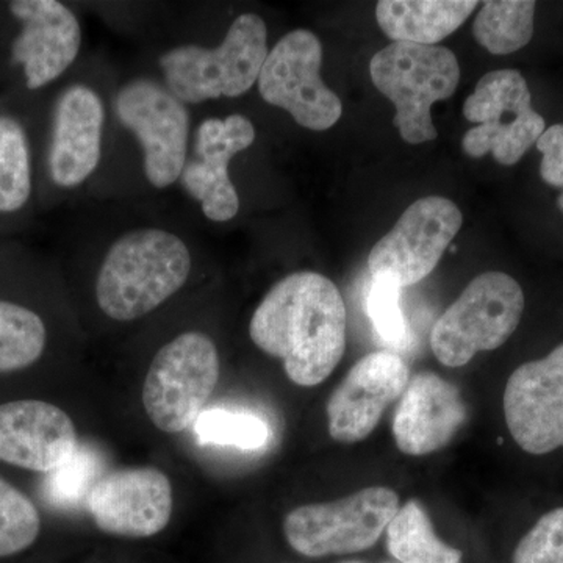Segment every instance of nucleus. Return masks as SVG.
Returning <instances> with one entry per match:
<instances>
[{"mask_svg": "<svg viewBox=\"0 0 563 563\" xmlns=\"http://www.w3.org/2000/svg\"><path fill=\"white\" fill-rule=\"evenodd\" d=\"M347 314L342 292L328 277L296 272L263 296L250 321L252 343L279 358L291 383L317 387L342 362Z\"/></svg>", "mask_w": 563, "mask_h": 563, "instance_id": "nucleus-1", "label": "nucleus"}, {"mask_svg": "<svg viewBox=\"0 0 563 563\" xmlns=\"http://www.w3.org/2000/svg\"><path fill=\"white\" fill-rule=\"evenodd\" d=\"M110 232L95 243V299L109 320H141L187 287L199 244L174 222L141 218Z\"/></svg>", "mask_w": 563, "mask_h": 563, "instance_id": "nucleus-2", "label": "nucleus"}, {"mask_svg": "<svg viewBox=\"0 0 563 563\" xmlns=\"http://www.w3.org/2000/svg\"><path fill=\"white\" fill-rule=\"evenodd\" d=\"M269 54L268 27L255 13L239 14L217 46L184 43L158 57V79L185 106L235 99L257 85Z\"/></svg>", "mask_w": 563, "mask_h": 563, "instance_id": "nucleus-3", "label": "nucleus"}, {"mask_svg": "<svg viewBox=\"0 0 563 563\" xmlns=\"http://www.w3.org/2000/svg\"><path fill=\"white\" fill-rule=\"evenodd\" d=\"M111 120L139 144L141 173L154 191L179 185L190 154V107L155 76H135L114 85Z\"/></svg>", "mask_w": 563, "mask_h": 563, "instance_id": "nucleus-4", "label": "nucleus"}, {"mask_svg": "<svg viewBox=\"0 0 563 563\" xmlns=\"http://www.w3.org/2000/svg\"><path fill=\"white\" fill-rule=\"evenodd\" d=\"M374 87L396 107L395 125L410 144L439 136L432 106L453 98L461 81L457 57L443 46L393 43L369 63Z\"/></svg>", "mask_w": 563, "mask_h": 563, "instance_id": "nucleus-5", "label": "nucleus"}, {"mask_svg": "<svg viewBox=\"0 0 563 563\" xmlns=\"http://www.w3.org/2000/svg\"><path fill=\"white\" fill-rule=\"evenodd\" d=\"M111 96L95 77L69 80L52 103L46 176L60 192L87 187L99 173L111 125Z\"/></svg>", "mask_w": 563, "mask_h": 563, "instance_id": "nucleus-6", "label": "nucleus"}, {"mask_svg": "<svg viewBox=\"0 0 563 563\" xmlns=\"http://www.w3.org/2000/svg\"><path fill=\"white\" fill-rule=\"evenodd\" d=\"M523 312V288L514 277L501 272L481 274L433 325V355L444 366L461 368L479 352L501 347L517 331Z\"/></svg>", "mask_w": 563, "mask_h": 563, "instance_id": "nucleus-7", "label": "nucleus"}, {"mask_svg": "<svg viewBox=\"0 0 563 563\" xmlns=\"http://www.w3.org/2000/svg\"><path fill=\"white\" fill-rule=\"evenodd\" d=\"M220 379V354L210 335L181 332L152 358L143 404L155 428L179 433L203 412Z\"/></svg>", "mask_w": 563, "mask_h": 563, "instance_id": "nucleus-8", "label": "nucleus"}, {"mask_svg": "<svg viewBox=\"0 0 563 563\" xmlns=\"http://www.w3.org/2000/svg\"><path fill=\"white\" fill-rule=\"evenodd\" d=\"M398 510V493L363 488L339 501L296 507L285 517V539L303 558L363 553L379 542Z\"/></svg>", "mask_w": 563, "mask_h": 563, "instance_id": "nucleus-9", "label": "nucleus"}, {"mask_svg": "<svg viewBox=\"0 0 563 563\" xmlns=\"http://www.w3.org/2000/svg\"><path fill=\"white\" fill-rule=\"evenodd\" d=\"M463 117L476 124L463 136V152L473 158L492 154L504 166L517 165L547 131L528 81L515 69L485 74L463 103Z\"/></svg>", "mask_w": 563, "mask_h": 563, "instance_id": "nucleus-10", "label": "nucleus"}, {"mask_svg": "<svg viewBox=\"0 0 563 563\" xmlns=\"http://www.w3.org/2000/svg\"><path fill=\"white\" fill-rule=\"evenodd\" d=\"M322 43L296 29L282 36L263 63L257 88L263 101L287 111L307 131L332 129L343 114L339 95L321 77Z\"/></svg>", "mask_w": 563, "mask_h": 563, "instance_id": "nucleus-11", "label": "nucleus"}, {"mask_svg": "<svg viewBox=\"0 0 563 563\" xmlns=\"http://www.w3.org/2000/svg\"><path fill=\"white\" fill-rule=\"evenodd\" d=\"M9 11L18 27L10 43V65L21 70L25 90L41 91L63 79L84 47L76 11L58 0H13Z\"/></svg>", "mask_w": 563, "mask_h": 563, "instance_id": "nucleus-12", "label": "nucleus"}, {"mask_svg": "<svg viewBox=\"0 0 563 563\" xmlns=\"http://www.w3.org/2000/svg\"><path fill=\"white\" fill-rule=\"evenodd\" d=\"M255 136L254 124L240 113L203 118L192 129L190 154L179 185L207 221L224 224L240 213L242 202L231 165L236 155L250 150Z\"/></svg>", "mask_w": 563, "mask_h": 563, "instance_id": "nucleus-13", "label": "nucleus"}, {"mask_svg": "<svg viewBox=\"0 0 563 563\" xmlns=\"http://www.w3.org/2000/svg\"><path fill=\"white\" fill-rule=\"evenodd\" d=\"M463 224L462 211L450 199H418L368 255L372 276H388L404 287L418 284L439 265Z\"/></svg>", "mask_w": 563, "mask_h": 563, "instance_id": "nucleus-14", "label": "nucleus"}, {"mask_svg": "<svg viewBox=\"0 0 563 563\" xmlns=\"http://www.w3.org/2000/svg\"><path fill=\"white\" fill-rule=\"evenodd\" d=\"M503 406L507 429L526 453L563 448V343L510 374Z\"/></svg>", "mask_w": 563, "mask_h": 563, "instance_id": "nucleus-15", "label": "nucleus"}, {"mask_svg": "<svg viewBox=\"0 0 563 563\" xmlns=\"http://www.w3.org/2000/svg\"><path fill=\"white\" fill-rule=\"evenodd\" d=\"M88 512L101 531L146 539L168 526L173 487L157 468H124L102 474L87 499Z\"/></svg>", "mask_w": 563, "mask_h": 563, "instance_id": "nucleus-16", "label": "nucleus"}, {"mask_svg": "<svg viewBox=\"0 0 563 563\" xmlns=\"http://www.w3.org/2000/svg\"><path fill=\"white\" fill-rule=\"evenodd\" d=\"M410 383L407 363L395 352L361 358L328 402L329 433L335 442L357 443L372 435L380 418Z\"/></svg>", "mask_w": 563, "mask_h": 563, "instance_id": "nucleus-17", "label": "nucleus"}, {"mask_svg": "<svg viewBox=\"0 0 563 563\" xmlns=\"http://www.w3.org/2000/svg\"><path fill=\"white\" fill-rule=\"evenodd\" d=\"M77 446L74 422L60 407L35 399L0 406V461L47 474Z\"/></svg>", "mask_w": 563, "mask_h": 563, "instance_id": "nucleus-18", "label": "nucleus"}, {"mask_svg": "<svg viewBox=\"0 0 563 563\" xmlns=\"http://www.w3.org/2000/svg\"><path fill=\"white\" fill-rule=\"evenodd\" d=\"M466 420L461 391L439 374H415L393 418L396 446L407 455L442 450Z\"/></svg>", "mask_w": 563, "mask_h": 563, "instance_id": "nucleus-19", "label": "nucleus"}, {"mask_svg": "<svg viewBox=\"0 0 563 563\" xmlns=\"http://www.w3.org/2000/svg\"><path fill=\"white\" fill-rule=\"evenodd\" d=\"M474 0H380L376 20L393 43L435 46L472 16Z\"/></svg>", "mask_w": 563, "mask_h": 563, "instance_id": "nucleus-20", "label": "nucleus"}, {"mask_svg": "<svg viewBox=\"0 0 563 563\" xmlns=\"http://www.w3.org/2000/svg\"><path fill=\"white\" fill-rule=\"evenodd\" d=\"M35 188L32 144L24 122L0 113V217L27 209Z\"/></svg>", "mask_w": 563, "mask_h": 563, "instance_id": "nucleus-21", "label": "nucleus"}, {"mask_svg": "<svg viewBox=\"0 0 563 563\" xmlns=\"http://www.w3.org/2000/svg\"><path fill=\"white\" fill-rule=\"evenodd\" d=\"M387 551L398 563H463V553L444 543L420 503L410 499L399 507L387 531Z\"/></svg>", "mask_w": 563, "mask_h": 563, "instance_id": "nucleus-22", "label": "nucleus"}, {"mask_svg": "<svg viewBox=\"0 0 563 563\" xmlns=\"http://www.w3.org/2000/svg\"><path fill=\"white\" fill-rule=\"evenodd\" d=\"M536 7L532 0L484 2L474 21V38L493 55L523 49L532 40Z\"/></svg>", "mask_w": 563, "mask_h": 563, "instance_id": "nucleus-23", "label": "nucleus"}, {"mask_svg": "<svg viewBox=\"0 0 563 563\" xmlns=\"http://www.w3.org/2000/svg\"><path fill=\"white\" fill-rule=\"evenodd\" d=\"M47 336L46 322L35 310L0 299V374L38 362Z\"/></svg>", "mask_w": 563, "mask_h": 563, "instance_id": "nucleus-24", "label": "nucleus"}, {"mask_svg": "<svg viewBox=\"0 0 563 563\" xmlns=\"http://www.w3.org/2000/svg\"><path fill=\"white\" fill-rule=\"evenodd\" d=\"M103 459L92 444L79 443L76 453L46 474L43 496L55 509L73 510L87 504L88 495L101 479Z\"/></svg>", "mask_w": 563, "mask_h": 563, "instance_id": "nucleus-25", "label": "nucleus"}, {"mask_svg": "<svg viewBox=\"0 0 563 563\" xmlns=\"http://www.w3.org/2000/svg\"><path fill=\"white\" fill-rule=\"evenodd\" d=\"M195 432L202 444L239 448L243 451L261 450L269 439V428L257 415L236 410H203L196 420Z\"/></svg>", "mask_w": 563, "mask_h": 563, "instance_id": "nucleus-26", "label": "nucleus"}, {"mask_svg": "<svg viewBox=\"0 0 563 563\" xmlns=\"http://www.w3.org/2000/svg\"><path fill=\"white\" fill-rule=\"evenodd\" d=\"M40 529L35 504L0 477V558L27 550L38 539Z\"/></svg>", "mask_w": 563, "mask_h": 563, "instance_id": "nucleus-27", "label": "nucleus"}, {"mask_svg": "<svg viewBox=\"0 0 563 563\" xmlns=\"http://www.w3.org/2000/svg\"><path fill=\"white\" fill-rule=\"evenodd\" d=\"M401 285L388 276H374L366 298V312L377 335L393 347L410 344V329L401 306Z\"/></svg>", "mask_w": 563, "mask_h": 563, "instance_id": "nucleus-28", "label": "nucleus"}, {"mask_svg": "<svg viewBox=\"0 0 563 563\" xmlns=\"http://www.w3.org/2000/svg\"><path fill=\"white\" fill-rule=\"evenodd\" d=\"M512 563H563V507L544 514L521 537Z\"/></svg>", "mask_w": 563, "mask_h": 563, "instance_id": "nucleus-29", "label": "nucleus"}, {"mask_svg": "<svg viewBox=\"0 0 563 563\" xmlns=\"http://www.w3.org/2000/svg\"><path fill=\"white\" fill-rule=\"evenodd\" d=\"M536 146L543 154L540 176L551 187L563 188V124L547 129Z\"/></svg>", "mask_w": 563, "mask_h": 563, "instance_id": "nucleus-30", "label": "nucleus"}, {"mask_svg": "<svg viewBox=\"0 0 563 563\" xmlns=\"http://www.w3.org/2000/svg\"><path fill=\"white\" fill-rule=\"evenodd\" d=\"M340 563H368V562H363V561H344V562H340ZM380 563H398V562L387 561V562H380Z\"/></svg>", "mask_w": 563, "mask_h": 563, "instance_id": "nucleus-31", "label": "nucleus"}, {"mask_svg": "<svg viewBox=\"0 0 563 563\" xmlns=\"http://www.w3.org/2000/svg\"><path fill=\"white\" fill-rule=\"evenodd\" d=\"M558 206H559V209H561L563 211V192L561 196H559Z\"/></svg>", "mask_w": 563, "mask_h": 563, "instance_id": "nucleus-32", "label": "nucleus"}]
</instances>
